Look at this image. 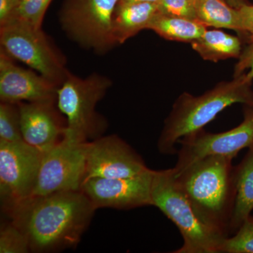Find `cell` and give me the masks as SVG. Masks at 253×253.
I'll return each instance as SVG.
<instances>
[{
    "instance_id": "1",
    "label": "cell",
    "mask_w": 253,
    "mask_h": 253,
    "mask_svg": "<svg viewBox=\"0 0 253 253\" xmlns=\"http://www.w3.org/2000/svg\"><path fill=\"white\" fill-rule=\"evenodd\" d=\"M96 211L79 190L31 196L6 213L27 236L31 253H48L76 248Z\"/></svg>"
},
{
    "instance_id": "2",
    "label": "cell",
    "mask_w": 253,
    "mask_h": 253,
    "mask_svg": "<svg viewBox=\"0 0 253 253\" xmlns=\"http://www.w3.org/2000/svg\"><path fill=\"white\" fill-rule=\"evenodd\" d=\"M234 158L213 155L196 161L180 172H173L176 184L198 217L226 237L230 235L229 226L235 203Z\"/></svg>"
},
{
    "instance_id": "3",
    "label": "cell",
    "mask_w": 253,
    "mask_h": 253,
    "mask_svg": "<svg viewBox=\"0 0 253 253\" xmlns=\"http://www.w3.org/2000/svg\"><path fill=\"white\" fill-rule=\"evenodd\" d=\"M253 81L244 73L231 81L218 83L201 96L182 93L165 121L158 138L159 152L166 156L177 154L176 144L179 140L204 129L231 105L253 106Z\"/></svg>"
},
{
    "instance_id": "4",
    "label": "cell",
    "mask_w": 253,
    "mask_h": 253,
    "mask_svg": "<svg viewBox=\"0 0 253 253\" xmlns=\"http://www.w3.org/2000/svg\"><path fill=\"white\" fill-rule=\"evenodd\" d=\"M153 206L158 208L179 229L183 244L173 253H219L226 239L198 217L184 193L174 180L172 168L154 170L151 184Z\"/></svg>"
},
{
    "instance_id": "5",
    "label": "cell",
    "mask_w": 253,
    "mask_h": 253,
    "mask_svg": "<svg viewBox=\"0 0 253 253\" xmlns=\"http://www.w3.org/2000/svg\"><path fill=\"white\" fill-rule=\"evenodd\" d=\"M111 86L109 78L93 73L81 78L69 72L57 91V106L67 121L65 137L85 143L103 136L106 120L96 111L98 103Z\"/></svg>"
},
{
    "instance_id": "6",
    "label": "cell",
    "mask_w": 253,
    "mask_h": 253,
    "mask_svg": "<svg viewBox=\"0 0 253 253\" xmlns=\"http://www.w3.org/2000/svg\"><path fill=\"white\" fill-rule=\"evenodd\" d=\"M0 44L12 59L26 63L59 87L69 73L64 59L42 28L15 19L0 26Z\"/></svg>"
},
{
    "instance_id": "7",
    "label": "cell",
    "mask_w": 253,
    "mask_h": 253,
    "mask_svg": "<svg viewBox=\"0 0 253 253\" xmlns=\"http://www.w3.org/2000/svg\"><path fill=\"white\" fill-rule=\"evenodd\" d=\"M118 0H65L59 13L61 27L82 47L98 54L116 42L112 33L113 11Z\"/></svg>"
},
{
    "instance_id": "8",
    "label": "cell",
    "mask_w": 253,
    "mask_h": 253,
    "mask_svg": "<svg viewBox=\"0 0 253 253\" xmlns=\"http://www.w3.org/2000/svg\"><path fill=\"white\" fill-rule=\"evenodd\" d=\"M43 156L24 141L0 140V197L4 212L31 197Z\"/></svg>"
},
{
    "instance_id": "9",
    "label": "cell",
    "mask_w": 253,
    "mask_h": 253,
    "mask_svg": "<svg viewBox=\"0 0 253 253\" xmlns=\"http://www.w3.org/2000/svg\"><path fill=\"white\" fill-rule=\"evenodd\" d=\"M178 158L172 168L174 174L193 163L213 155L235 158L241 150L253 146V106L244 105V121L229 130L210 133L201 129L178 141Z\"/></svg>"
},
{
    "instance_id": "10",
    "label": "cell",
    "mask_w": 253,
    "mask_h": 253,
    "mask_svg": "<svg viewBox=\"0 0 253 253\" xmlns=\"http://www.w3.org/2000/svg\"><path fill=\"white\" fill-rule=\"evenodd\" d=\"M85 143L64 137L44 153L31 196L81 190L86 174Z\"/></svg>"
},
{
    "instance_id": "11",
    "label": "cell",
    "mask_w": 253,
    "mask_h": 253,
    "mask_svg": "<svg viewBox=\"0 0 253 253\" xmlns=\"http://www.w3.org/2000/svg\"><path fill=\"white\" fill-rule=\"evenodd\" d=\"M154 170L148 169L139 175L124 178H86L81 191L96 210L113 208L131 210L153 206L151 184Z\"/></svg>"
},
{
    "instance_id": "12",
    "label": "cell",
    "mask_w": 253,
    "mask_h": 253,
    "mask_svg": "<svg viewBox=\"0 0 253 253\" xmlns=\"http://www.w3.org/2000/svg\"><path fill=\"white\" fill-rule=\"evenodd\" d=\"M85 178H124L149 169L135 150L116 134L85 143Z\"/></svg>"
},
{
    "instance_id": "13",
    "label": "cell",
    "mask_w": 253,
    "mask_h": 253,
    "mask_svg": "<svg viewBox=\"0 0 253 253\" xmlns=\"http://www.w3.org/2000/svg\"><path fill=\"white\" fill-rule=\"evenodd\" d=\"M57 101L18 103L21 132L25 142L42 153L61 142L67 121L61 116Z\"/></svg>"
},
{
    "instance_id": "14",
    "label": "cell",
    "mask_w": 253,
    "mask_h": 253,
    "mask_svg": "<svg viewBox=\"0 0 253 253\" xmlns=\"http://www.w3.org/2000/svg\"><path fill=\"white\" fill-rule=\"evenodd\" d=\"M59 86L41 75L16 66L12 58L0 49L1 102L57 101Z\"/></svg>"
},
{
    "instance_id": "15",
    "label": "cell",
    "mask_w": 253,
    "mask_h": 253,
    "mask_svg": "<svg viewBox=\"0 0 253 253\" xmlns=\"http://www.w3.org/2000/svg\"><path fill=\"white\" fill-rule=\"evenodd\" d=\"M156 2H118L113 11L112 33L116 44H123L142 30L148 29L159 14Z\"/></svg>"
},
{
    "instance_id": "16",
    "label": "cell",
    "mask_w": 253,
    "mask_h": 253,
    "mask_svg": "<svg viewBox=\"0 0 253 253\" xmlns=\"http://www.w3.org/2000/svg\"><path fill=\"white\" fill-rule=\"evenodd\" d=\"M236 196L230 221V234L235 233L253 211V146L235 166Z\"/></svg>"
},
{
    "instance_id": "17",
    "label": "cell",
    "mask_w": 253,
    "mask_h": 253,
    "mask_svg": "<svg viewBox=\"0 0 253 253\" xmlns=\"http://www.w3.org/2000/svg\"><path fill=\"white\" fill-rule=\"evenodd\" d=\"M191 44L203 59L213 62L231 58L239 59L243 51L238 37L219 30H206L202 36L191 42Z\"/></svg>"
},
{
    "instance_id": "18",
    "label": "cell",
    "mask_w": 253,
    "mask_h": 253,
    "mask_svg": "<svg viewBox=\"0 0 253 253\" xmlns=\"http://www.w3.org/2000/svg\"><path fill=\"white\" fill-rule=\"evenodd\" d=\"M197 20L206 27L226 28L245 35L239 10L225 0H196Z\"/></svg>"
},
{
    "instance_id": "19",
    "label": "cell",
    "mask_w": 253,
    "mask_h": 253,
    "mask_svg": "<svg viewBox=\"0 0 253 253\" xmlns=\"http://www.w3.org/2000/svg\"><path fill=\"white\" fill-rule=\"evenodd\" d=\"M151 30L168 41L191 42L202 36L206 26L197 20L158 14L150 23Z\"/></svg>"
},
{
    "instance_id": "20",
    "label": "cell",
    "mask_w": 253,
    "mask_h": 253,
    "mask_svg": "<svg viewBox=\"0 0 253 253\" xmlns=\"http://www.w3.org/2000/svg\"><path fill=\"white\" fill-rule=\"evenodd\" d=\"M0 140L8 142L23 141L18 104H0Z\"/></svg>"
},
{
    "instance_id": "21",
    "label": "cell",
    "mask_w": 253,
    "mask_h": 253,
    "mask_svg": "<svg viewBox=\"0 0 253 253\" xmlns=\"http://www.w3.org/2000/svg\"><path fill=\"white\" fill-rule=\"evenodd\" d=\"M219 253H253V216H249L235 234L224 240Z\"/></svg>"
},
{
    "instance_id": "22",
    "label": "cell",
    "mask_w": 253,
    "mask_h": 253,
    "mask_svg": "<svg viewBox=\"0 0 253 253\" xmlns=\"http://www.w3.org/2000/svg\"><path fill=\"white\" fill-rule=\"evenodd\" d=\"M31 252L27 236L12 221L2 224L0 229V253Z\"/></svg>"
},
{
    "instance_id": "23",
    "label": "cell",
    "mask_w": 253,
    "mask_h": 253,
    "mask_svg": "<svg viewBox=\"0 0 253 253\" xmlns=\"http://www.w3.org/2000/svg\"><path fill=\"white\" fill-rule=\"evenodd\" d=\"M52 0H19L16 19L42 28L46 9ZM15 20V19H14Z\"/></svg>"
},
{
    "instance_id": "24",
    "label": "cell",
    "mask_w": 253,
    "mask_h": 253,
    "mask_svg": "<svg viewBox=\"0 0 253 253\" xmlns=\"http://www.w3.org/2000/svg\"><path fill=\"white\" fill-rule=\"evenodd\" d=\"M158 6L161 14L197 20L196 0H160Z\"/></svg>"
},
{
    "instance_id": "25",
    "label": "cell",
    "mask_w": 253,
    "mask_h": 253,
    "mask_svg": "<svg viewBox=\"0 0 253 253\" xmlns=\"http://www.w3.org/2000/svg\"><path fill=\"white\" fill-rule=\"evenodd\" d=\"M244 73L253 81V42H251L240 55L239 61L234 67V78L239 77Z\"/></svg>"
},
{
    "instance_id": "26",
    "label": "cell",
    "mask_w": 253,
    "mask_h": 253,
    "mask_svg": "<svg viewBox=\"0 0 253 253\" xmlns=\"http://www.w3.org/2000/svg\"><path fill=\"white\" fill-rule=\"evenodd\" d=\"M19 0H0V26L16 19Z\"/></svg>"
},
{
    "instance_id": "27",
    "label": "cell",
    "mask_w": 253,
    "mask_h": 253,
    "mask_svg": "<svg viewBox=\"0 0 253 253\" xmlns=\"http://www.w3.org/2000/svg\"><path fill=\"white\" fill-rule=\"evenodd\" d=\"M238 10L245 35L249 37L251 42H253V5L245 4Z\"/></svg>"
},
{
    "instance_id": "28",
    "label": "cell",
    "mask_w": 253,
    "mask_h": 253,
    "mask_svg": "<svg viewBox=\"0 0 253 253\" xmlns=\"http://www.w3.org/2000/svg\"><path fill=\"white\" fill-rule=\"evenodd\" d=\"M225 1L231 6L235 8V9H239L241 6L249 4L246 0H225Z\"/></svg>"
},
{
    "instance_id": "29",
    "label": "cell",
    "mask_w": 253,
    "mask_h": 253,
    "mask_svg": "<svg viewBox=\"0 0 253 253\" xmlns=\"http://www.w3.org/2000/svg\"><path fill=\"white\" fill-rule=\"evenodd\" d=\"M160 0H118V2L133 3V2H159Z\"/></svg>"
}]
</instances>
